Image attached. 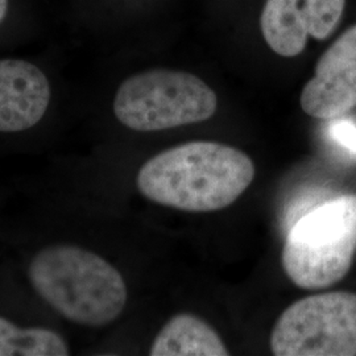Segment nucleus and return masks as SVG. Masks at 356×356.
<instances>
[{"mask_svg":"<svg viewBox=\"0 0 356 356\" xmlns=\"http://www.w3.org/2000/svg\"><path fill=\"white\" fill-rule=\"evenodd\" d=\"M254 178V161L241 149L214 141H191L145 161L136 185L154 204L210 213L234 204Z\"/></svg>","mask_w":356,"mask_h":356,"instance_id":"f257e3e1","label":"nucleus"},{"mask_svg":"<svg viewBox=\"0 0 356 356\" xmlns=\"http://www.w3.org/2000/svg\"><path fill=\"white\" fill-rule=\"evenodd\" d=\"M26 276L47 305L79 326L104 327L127 305L122 273L101 254L76 244L42 247L31 259Z\"/></svg>","mask_w":356,"mask_h":356,"instance_id":"f03ea898","label":"nucleus"},{"mask_svg":"<svg viewBox=\"0 0 356 356\" xmlns=\"http://www.w3.org/2000/svg\"><path fill=\"white\" fill-rule=\"evenodd\" d=\"M356 251V194L322 202L300 216L288 231L282 268L302 289H322L348 273Z\"/></svg>","mask_w":356,"mask_h":356,"instance_id":"7ed1b4c3","label":"nucleus"},{"mask_svg":"<svg viewBox=\"0 0 356 356\" xmlns=\"http://www.w3.org/2000/svg\"><path fill=\"white\" fill-rule=\"evenodd\" d=\"M218 99L201 78L152 69L127 78L116 91L114 114L124 127L156 132L201 123L216 114Z\"/></svg>","mask_w":356,"mask_h":356,"instance_id":"20e7f679","label":"nucleus"},{"mask_svg":"<svg viewBox=\"0 0 356 356\" xmlns=\"http://www.w3.org/2000/svg\"><path fill=\"white\" fill-rule=\"evenodd\" d=\"M270 351L276 356H355V293H323L296 301L277 319Z\"/></svg>","mask_w":356,"mask_h":356,"instance_id":"39448f33","label":"nucleus"},{"mask_svg":"<svg viewBox=\"0 0 356 356\" xmlns=\"http://www.w3.org/2000/svg\"><path fill=\"white\" fill-rule=\"evenodd\" d=\"M346 0H267L260 26L268 47L282 57H296L307 38L325 40L339 24Z\"/></svg>","mask_w":356,"mask_h":356,"instance_id":"423d86ee","label":"nucleus"},{"mask_svg":"<svg viewBox=\"0 0 356 356\" xmlns=\"http://www.w3.org/2000/svg\"><path fill=\"white\" fill-rule=\"evenodd\" d=\"M304 113L331 120L356 107V26L322 54L300 98Z\"/></svg>","mask_w":356,"mask_h":356,"instance_id":"0eeeda50","label":"nucleus"},{"mask_svg":"<svg viewBox=\"0 0 356 356\" xmlns=\"http://www.w3.org/2000/svg\"><path fill=\"white\" fill-rule=\"evenodd\" d=\"M48 76L24 60H0V132L16 134L38 126L47 114Z\"/></svg>","mask_w":356,"mask_h":356,"instance_id":"6e6552de","label":"nucleus"},{"mask_svg":"<svg viewBox=\"0 0 356 356\" xmlns=\"http://www.w3.org/2000/svg\"><path fill=\"white\" fill-rule=\"evenodd\" d=\"M151 356H227V347L204 319L193 314H177L156 335Z\"/></svg>","mask_w":356,"mask_h":356,"instance_id":"1a4fd4ad","label":"nucleus"},{"mask_svg":"<svg viewBox=\"0 0 356 356\" xmlns=\"http://www.w3.org/2000/svg\"><path fill=\"white\" fill-rule=\"evenodd\" d=\"M64 337L47 327H20L0 316V356H66Z\"/></svg>","mask_w":356,"mask_h":356,"instance_id":"9d476101","label":"nucleus"},{"mask_svg":"<svg viewBox=\"0 0 356 356\" xmlns=\"http://www.w3.org/2000/svg\"><path fill=\"white\" fill-rule=\"evenodd\" d=\"M329 136L331 140L338 144L344 151L356 157V122L351 118H335L331 119L329 126Z\"/></svg>","mask_w":356,"mask_h":356,"instance_id":"9b49d317","label":"nucleus"},{"mask_svg":"<svg viewBox=\"0 0 356 356\" xmlns=\"http://www.w3.org/2000/svg\"><path fill=\"white\" fill-rule=\"evenodd\" d=\"M7 11H8V0H0V23L6 17Z\"/></svg>","mask_w":356,"mask_h":356,"instance_id":"f8f14e48","label":"nucleus"}]
</instances>
